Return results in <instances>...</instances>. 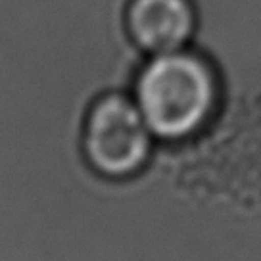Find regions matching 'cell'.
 <instances>
[{
    "mask_svg": "<svg viewBox=\"0 0 261 261\" xmlns=\"http://www.w3.org/2000/svg\"><path fill=\"white\" fill-rule=\"evenodd\" d=\"M150 127L139 106L127 98L100 100L87 123L85 148L98 171L127 175L139 169L150 148Z\"/></svg>",
    "mask_w": 261,
    "mask_h": 261,
    "instance_id": "cell-2",
    "label": "cell"
},
{
    "mask_svg": "<svg viewBox=\"0 0 261 261\" xmlns=\"http://www.w3.org/2000/svg\"><path fill=\"white\" fill-rule=\"evenodd\" d=\"M213 94L212 73L204 62L177 50L158 54L142 71L137 106L152 133L179 139L204 121Z\"/></svg>",
    "mask_w": 261,
    "mask_h": 261,
    "instance_id": "cell-1",
    "label": "cell"
},
{
    "mask_svg": "<svg viewBox=\"0 0 261 261\" xmlns=\"http://www.w3.org/2000/svg\"><path fill=\"white\" fill-rule=\"evenodd\" d=\"M130 35L148 52H177L194 31V12L188 0H133Z\"/></svg>",
    "mask_w": 261,
    "mask_h": 261,
    "instance_id": "cell-3",
    "label": "cell"
}]
</instances>
